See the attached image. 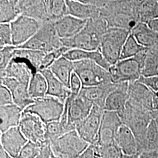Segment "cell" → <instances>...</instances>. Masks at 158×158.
I'll list each match as a JSON object with an SVG mask.
<instances>
[{
	"label": "cell",
	"mask_w": 158,
	"mask_h": 158,
	"mask_svg": "<svg viewBox=\"0 0 158 158\" xmlns=\"http://www.w3.org/2000/svg\"><path fill=\"white\" fill-rule=\"evenodd\" d=\"M43 144L28 141L23 147L18 158H36L40 154Z\"/></svg>",
	"instance_id": "cell-39"
},
{
	"label": "cell",
	"mask_w": 158,
	"mask_h": 158,
	"mask_svg": "<svg viewBox=\"0 0 158 158\" xmlns=\"http://www.w3.org/2000/svg\"><path fill=\"white\" fill-rule=\"evenodd\" d=\"M123 125L117 112L104 111L99 132L98 144L115 143V137L119 127Z\"/></svg>",
	"instance_id": "cell-14"
},
{
	"label": "cell",
	"mask_w": 158,
	"mask_h": 158,
	"mask_svg": "<svg viewBox=\"0 0 158 158\" xmlns=\"http://www.w3.org/2000/svg\"><path fill=\"white\" fill-rule=\"evenodd\" d=\"M117 85L110 83L93 87H83L79 93V96L91 102L93 106H97L104 110L106 98L108 94L115 88Z\"/></svg>",
	"instance_id": "cell-20"
},
{
	"label": "cell",
	"mask_w": 158,
	"mask_h": 158,
	"mask_svg": "<svg viewBox=\"0 0 158 158\" xmlns=\"http://www.w3.org/2000/svg\"><path fill=\"white\" fill-rule=\"evenodd\" d=\"M19 127L28 141L45 143L46 125L37 115L23 111Z\"/></svg>",
	"instance_id": "cell-11"
},
{
	"label": "cell",
	"mask_w": 158,
	"mask_h": 158,
	"mask_svg": "<svg viewBox=\"0 0 158 158\" xmlns=\"http://www.w3.org/2000/svg\"><path fill=\"white\" fill-rule=\"evenodd\" d=\"M115 143L123 154L134 155H141V149L135 136L128 127L122 125L115 137Z\"/></svg>",
	"instance_id": "cell-19"
},
{
	"label": "cell",
	"mask_w": 158,
	"mask_h": 158,
	"mask_svg": "<svg viewBox=\"0 0 158 158\" xmlns=\"http://www.w3.org/2000/svg\"><path fill=\"white\" fill-rule=\"evenodd\" d=\"M129 101L150 111H153L154 94L147 85L139 81L129 83Z\"/></svg>",
	"instance_id": "cell-17"
},
{
	"label": "cell",
	"mask_w": 158,
	"mask_h": 158,
	"mask_svg": "<svg viewBox=\"0 0 158 158\" xmlns=\"http://www.w3.org/2000/svg\"><path fill=\"white\" fill-rule=\"evenodd\" d=\"M28 142L18 127L1 133V146L12 158H18L22 149Z\"/></svg>",
	"instance_id": "cell-15"
},
{
	"label": "cell",
	"mask_w": 158,
	"mask_h": 158,
	"mask_svg": "<svg viewBox=\"0 0 158 158\" xmlns=\"http://www.w3.org/2000/svg\"><path fill=\"white\" fill-rule=\"evenodd\" d=\"M48 85L45 77L42 73L38 72L34 74L28 84V92L30 97L35 100L46 96Z\"/></svg>",
	"instance_id": "cell-30"
},
{
	"label": "cell",
	"mask_w": 158,
	"mask_h": 158,
	"mask_svg": "<svg viewBox=\"0 0 158 158\" xmlns=\"http://www.w3.org/2000/svg\"><path fill=\"white\" fill-rule=\"evenodd\" d=\"M142 76H158V45L149 48L147 51Z\"/></svg>",
	"instance_id": "cell-32"
},
{
	"label": "cell",
	"mask_w": 158,
	"mask_h": 158,
	"mask_svg": "<svg viewBox=\"0 0 158 158\" xmlns=\"http://www.w3.org/2000/svg\"><path fill=\"white\" fill-rule=\"evenodd\" d=\"M141 45L151 48L158 45V33L151 28L147 23L139 22L131 31Z\"/></svg>",
	"instance_id": "cell-27"
},
{
	"label": "cell",
	"mask_w": 158,
	"mask_h": 158,
	"mask_svg": "<svg viewBox=\"0 0 158 158\" xmlns=\"http://www.w3.org/2000/svg\"><path fill=\"white\" fill-rule=\"evenodd\" d=\"M70 131L72 130L62 124L60 121L50 123L46 125V142L50 144L52 142L56 140Z\"/></svg>",
	"instance_id": "cell-35"
},
{
	"label": "cell",
	"mask_w": 158,
	"mask_h": 158,
	"mask_svg": "<svg viewBox=\"0 0 158 158\" xmlns=\"http://www.w3.org/2000/svg\"><path fill=\"white\" fill-rule=\"evenodd\" d=\"M18 8L21 15L31 18L40 22L49 21L46 1L19 0Z\"/></svg>",
	"instance_id": "cell-21"
},
{
	"label": "cell",
	"mask_w": 158,
	"mask_h": 158,
	"mask_svg": "<svg viewBox=\"0 0 158 158\" xmlns=\"http://www.w3.org/2000/svg\"><path fill=\"white\" fill-rule=\"evenodd\" d=\"M104 110L93 106L90 114L76 125L75 130L89 145H94L98 140L102 117Z\"/></svg>",
	"instance_id": "cell-9"
},
{
	"label": "cell",
	"mask_w": 158,
	"mask_h": 158,
	"mask_svg": "<svg viewBox=\"0 0 158 158\" xmlns=\"http://www.w3.org/2000/svg\"><path fill=\"white\" fill-rule=\"evenodd\" d=\"M130 34V31L123 29L109 28L102 36L99 49L111 66L119 60L123 46Z\"/></svg>",
	"instance_id": "cell-6"
},
{
	"label": "cell",
	"mask_w": 158,
	"mask_h": 158,
	"mask_svg": "<svg viewBox=\"0 0 158 158\" xmlns=\"http://www.w3.org/2000/svg\"><path fill=\"white\" fill-rule=\"evenodd\" d=\"M140 155H125L123 154L119 158H139Z\"/></svg>",
	"instance_id": "cell-51"
},
{
	"label": "cell",
	"mask_w": 158,
	"mask_h": 158,
	"mask_svg": "<svg viewBox=\"0 0 158 158\" xmlns=\"http://www.w3.org/2000/svg\"><path fill=\"white\" fill-rule=\"evenodd\" d=\"M49 69L57 79L70 89V79L74 72L73 62L64 57H60L53 63Z\"/></svg>",
	"instance_id": "cell-28"
},
{
	"label": "cell",
	"mask_w": 158,
	"mask_h": 158,
	"mask_svg": "<svg viewBox=\"0 0 158 158\" xmlns=\"http://www.w3.org/2000/svg\"><path fill=\"white\" fill-rule=\"evenodd\" d=\"M92 145L96 158H119L123 154L115 143Z\"/></svg>",
	"instance_id": "cell-37"
},
{
	"label": "cell",
	"mask_w": 158,
	"mask_h": 158,
	"mask_svg": "<svg viewBox=\"0 0 158 158\" xmlns=\"http://www.w3.org/2000/svg\"><path fill=\"white\" fill-rule=\"evenodd\" d=\"M46 53L41 51L25 49H15L14 52V56L21 57L28 60L37 72L40 71V68Z\"/></svg>",
	"instance_id": "cell-34"
},
{
	"label": "cell",
	"mask_w": 158,
	"mask_h": 158,
	"mask_svg": "<svg viewBox=\"0 0 158 158\" xmlns=\"http://www.w3.org/2000/svg\"><path fill=\"white\" fill-rule=\"evenodd\" d=\"M14 104L11 92L6 86H0V107Z\"/></svg>",
	"instance_id": "cell-42"
},
{
	"label": "cell",
	"mask_w": 158,
	"mask_h": 158,
	"mask_svg": "<svg viewBox=\"0 0 158 158\" xmlns=\"http://www.w3.org/2000/svg\"><path fill=\"white\" fill-rule=\"evenodd\" d=\"M109 28L105 19L87 20L85 27L73 37L61 40L63 46L70 49L94 51L99 49L102 38Z\"/></svg>",
	"instance_id": "cell-1"
},
{
	"label": "cell",
	"mask_w": 158,
	"mask_h": 158,
	"mask_svg": "<svg viewBox=\"0 0 158 158\" xmlns=\"http://www.w3.org/2000/svg\"><path fill=\"white\" fill-rule=\"evenodd\" d=\"M153 19H158V1H156V3L154 7L153 12Z\"/></svg>",
	"instance_id": "cell-50"
},
{
	"label": "cell",
	"mask_w": 158,
	"mask_h": 158,
	"mask_svg": "<svg viewBox=\"0 0 158 158\" xmlns=\"http://www.w3.org/2000/svg\"><path fill=\"white\" fill-rule=\"evenodd\" d=\"M0 72L4 71L14 56V47L6 46L0 48Z\"/></svg>",
	"instance_id": "cell-41"
},
{
	"label": "cell",
	"mask_w": 158,
	"mask_h": 158,
	"mask_svg": "<svg viewBox=\"0 0 158 158\" xmlns=\"http://www.w3.org/2000/svg\"><path fill=\"white\" fill-rule=\"evenodd\" d=\"M23 110L17 105L0 107V131L3 133L14 127H18Z\"/></svg>",
	"instance_id": "cell-25"
},
{
	"label": "cell",
	"mask_w": 158,
	"mask_h": 158,
	"mask_svg": "<svg viewBox=\"0 0 158 158\" xmlns=\"http://www.w3.org/2000/svg\"><path fill=\"white\" fill-rule=\"evenodd\" d=\"M40 72L44 76L47 81L48 91L46 96L55 97L65 103L72 94L70 89L57 79L49 69L43 70Z\"/></svg>",
	"instance_id": "cell-24"
},
{
	"label": "cell",
	"mask_w": 158,
	"mask_h": 158,
	"mask_svg": "<svg viewBox=\"0 0 158 158\" xmlns=\"http://www.w3.org/2000/svg\"><path fill=\"white\" fill-rule=\"evenodd\" d=\"M147 49L148 48H146L141 45L137 42L134 36L130 34L123 46L119 60H124L134 57Z\"/></svg>",
	"instance_id": "cell-36"
},
{
	"label": "cell",
	"mask_w": 158,
	"mask_h": 158,
	"mask_svg": "<svg viewBox=\"0 0 158 158\" xmlns=\"http://www.w3.org/2000/svg\"><path fill=\"white\" fill-rule=\"evenodd\" d=\"M51 158H62V157H60V156H55L53 153L52 152L51 153Z\"/></svg>",
	"instance_id": "cell-53"
},
{
	"label": "cell",
	"mask_w": 158,
	"mask_h": 158,
	"mask_svg": "<svg viewBox=\"0 0 158 158\" xmlns=\"http://www.w3.org/2000/svg\"><path fill=\"white\" fill-rule=\"evenodd\" d=\"M51 153L50 144L45 142L42 145L40 154L36 158H51Z\"/></svg>",
	"instance_id": "cell-45"
},
{
	"label": "cell",
	"mask_w": 158,
	"mask_h": 158,
	"mask_svg": "<svg viewBox=\"0 0 158 158\" xmlns=\"http://www.w3.org/2000/svg\"><path fill=\"white\" fill-rule=\"evenodd\" d=\"M87 21V20L68 15L52 23L59 37L64 40L76 35L85 27Z\"/></svg>",
	"instance_id": "cell-18"
},
{
	"label": "cell",
	"mask_w": 158,
	"mask_h": 158,
	"mask_svg": "<svg viewBox=\"0 0 158 158\" xmlns=\"http://www.w3.org/2000/svg\"><path fill=\"white\" fill-rule=\"evenodd\" d=\"M82 87L83 85L80 79H79L78 76L73 72L71 76L70 83V90L72 94L78 96Z\"/></svg>",
	"instance_id": "cell-44"
},
{
	"label": "cell",
	"mask_w": 158,
	"mask_h": 158,
	"mask_svg": "<svg viewBox=\"0 0 158 158\" xmlns=\"http://www.w3.org/2000/svg\"><path fill=\"white\" fill-rule=\"evenodd\" d=\"M66 2L69 15L83 20L102 18L99 10L89 0H66Z\"/></svg>",
	"instance_id": "cell-23"
},
{
	"label": "cell",
	"mask_w": 158,
	"mask_h": 158,
	"mask_svg": "<svg viewBox=\"0 0 158 158\" xmlns=\"http://www.w3.org/2000/svg\"><path fill=\"white\" fill-rule=\"evenodd\" d=\"M129 83H119L107 96L105 102V111L119 113L124 109L129 100Z\"/></svg>",
	"instance_id": "cell-22"
},
{
	"label": "cell",
	"mask_w": 158,
	"mask_h": 158,
	"mask_svg": "<svg viewBox=\"0 0 158 158\" xmlns=\"http://www.w3.org/2000/svg\"><path fill=\"white\" fill-rule=\"evenodd\" d=\"M20 14L18 0H1L0 1V23H11Z\"/></svg>",
	"instance_id": "cell-31"
},
{
	"label": "cell",
	"mask_w": 158,
	"mask_h": 158,
	"mask_svg": "<svg viewBox=\"0 0 158 158\" xmlns=\"http://www.w3.org/2000/svg\"><path fill=\"white\" fill-rule=\"evenodd\" d=\"M138 81L147 85L154 94H158V76L143 77L142 76Z\"/></svg>",
	"instance_id": "cell-43"
},
{
	"label": "cell",
	"mask_w": 158,
	"mask_h": 158,
	"mask_svg": "<svg viewBox=\"0 0 158 158\" xmlns=\"http://www.w3.org/2000/svg\"><path fill=\"white\" fill-rule=\"evenodd\" d=\"M152 112L128 100L124 109L118 113L123 124L128 127L135 136L142 153L145 151V135L153 118Z\"/></svg>",
	"instance_id": "cell-2"
},
{
	"label": "cell",
	"mask_w": 158,
	"mask_h": 158,
	"mask_svg": "<svg viewBox=\"0 0 158 158\" xmlns=\"http://www.w3.org/2000/svg\"><path fill=\"white\" fill-rule=\"evenodd\" d=\"M78 158H96L93 145H90Z\"/></svg>",
	"instance_id": "cell-46"
},
{
	"label": "cell",
	"mask_w": 158,
	"mask_h": 158,
	"mask_svg": "<svg viewBox=\"0 0 158 158\" xmlns=\"http://www.w3.org/2000/svg\"><path fill=\"white\" fill-rule=\"evenodd\" d=\"M0 158H12L11 156L0 145Z\"/></svg>",
	"instance_id": "cell-49"
},
{
	"label": "cell",
	"mask_w": 158,
	"mask_h": 158,
	"mask_svg": "<svg viewBox=\"0 0 158 158\" xmlns=\"http://www.w3.org/2000/svg\"><path fill=\"white\" fill-rule=\"evenodd\" d=\"M49 21H55L69 15L68 6L64 0L46 1Z\"/></svg>",
	"instance_id": "cell-33"
},
{
	"label": "cell",
	"mask_w": 158,
	"mask_h": 158,
	"mask_svg": "<svg viewBox=\"0 0 158 158\" xmlns=\"http://www.w3.org/2000/svg\"><path fill=\"white\" fill-rule=\"evenodd\" d=\"M64 108V103L51 96L35 100L33 104L26 108L23 112L37 115L45 124L60 121Z\"/></svg>",
	"instance_id": "cell-8"
},
{
	"label": "cell",
	"mask_w": 158,
	"mask_h": 158,
	"mask_svg": "<svg viewBox=\"0 0 158 158\" xmlns=\"http://www.w3.org/2000/svg\"><path fill=\"white\" fill-rule=\"evenodd\" d=\"M153 118L155 119V121L156 123V124L158 127V111H153L152 112Z\"/></svg>",
	"instance_id": "cell-52"
},
{
	"label": "cell",
	"mask_w": 158,
	"mask_h": 158,
	"mask_svg": "<svg viewBox=\"0 0 158 158\" xmlns=\"http://www.w3.org/2000/svg\"><path fill=\"white\" fill-rule=\"evenodd\" d=\"M90 145L76 130L69 132L50 143L52 152L55 156L64 158H78Z\"/></svg>",
	"instance_id": "cell-7"
},
{
	"label": "cell",
	"mask_w": 158,
	"mask_h": 158,
	"mask_svg": "<svg viewBox=\"0 0 158 158\" xmlns=\"http://www.w3.org/2000/svg\"><path fill=\"white\" fill-rule=\"evenodd\" d=\"M74 72L80 79L83 87L112 83L110 72L90 60L74 62Z\"/></svg>",
	"instance_id": "cell-5"
},
{
	"label": "cell",
	"mask_w": 158,
	"mask_h": 158,
	"mask_svg": "<svg viewBox=\"0 0 158 158\" xmlns=\"http://www.w3.org/2000/svg\"><path fill=\"white\" fill-rule=\"evenodd\" d=\"M63 56L73 62L82 60H90L108 72L111 67V66L102 56L100 49L94 51H87L73 49L68 51L63 55Z\"/></svg>",
	"instance_id": "cell-26"
},
{
	"label": "cell",
	"mask_w": 158,
	"mask_h": 158,
	"mask_svg": "<svg viewBox=\"0 0 158 158\" xmlns=\"http://www.w3.org/2000/svg\"><path fill=\"white\" fill-rule=\"evenodd\" d=\"M38 72L32 64L21 57L14 56L6 69L0 72V77L12 78L28 85L34 74Z\"/></svg>",
	"instance_id": "cell-12"
},
{
	"label": "cell",
	"mask_w": 158,
	"mask_h": 158,
	"mask_svg": "<svg viewBox=\"0 0 158 158\" xmlns=\"http://www.w3.org/2000/svg\"><path fill=\"white\" fill-rule=\"evenodd\" d=\"M140 156L142 158H158V149L142 153Z\"/></svg>",
	"instance_id": "cell-47"
},
{
	"label": "cell",
	"mask_w": 158,
	"mask_h": 158,
	"mask_svg": "<svg viewBox=\"0 0 158 158\" xmlns=\"http://www.w3.org/2000/svg\"><path fill=\"white\" fill-rule=\"evenodd\" d=\"M65 103L68 106V124L75 130L76 125L90 114L93 105L85 98L72 94Z\"/></svg>",
	"instance_id": "cell-13"
},
{
	"label": "cell",
	"mask_w": 158,
	"mask_h": 158,
	"mask_svg": "<svg viewBox=\"0 0 158 158\" xmlns=\"http://www.w3.org/2000/svg\"><path fill=\"white\" fill-rule=\"evenodd\" d=\"M61 39L57 34L52 21L42 22L38 32L23 45L15 49H25L49 53L62 47Z\"/></svg>",
	"instance_id": "cell-4"
},
{
	"label": "cell",
	"mask_w": 158,
	"mask_h": 158,
	"mask_svg": "<svg viewBox=\"0 0 158 158\" xmlns=\"http://www.w3.org/2000/svg\"><path fill=\"white\" fill-rule=\"evenodd\" d=\"M1 85H5L11 91L14 104L23 110L35 102L29 94L28 85L8 77L1 78Z\"/></svg>",
	"instance_id": "cell-16"
},
{
	"label": "cell",
	"mask_w": 158,
	"mask_h": 158,
	"mask_svg": "<svg viewBox=\"0 0 158 158\" xmlns=\"http://www.w3.org/2000/svg\"><path fill=\"white\" fill-rule=\"evenodd\" d=\"M148 49L134 57L119 60L116 64L111 66L109 72L112 83L119 84L138 81L142 76L143 64Z\"/></svg>",
	"instance_id": "cell-3"
},
{
	"label": "cell",
	"mask_w": 158,
	"mask_h": 158,
	"mask_svg": "<svg viewBox=\"0 0 158 158\" xmlns=\"http://www.w3.org/2000/svg\"><path fill=\"white\" fill-rule=\"evenodd\" d=\"M11 46L13 44L10 23H0V48Z\"/></svg>",
	"instance_id": "cell-40"
},
{
	"label": "cell",
	"mask_w": 158,
	"mask_h": 158,
	"mask_svg": "<svg viewBox=\"0 0 158 158\" xmlns=\"http://www.w3.org/2000/svg\"><path fill=\"white\" fill-rule=\"evenodd\" d=\"M148 25L151 28L158 33V19H153L148 23Z\"/></svg>",
	"instance_id": "cell-48"
},
{
	"label": "cell",
	"mask_w": 158,
	"mask_h": 158,
	"mask_svg": "<svg viewBox=\"0 0 158 158\" xmlns=\"http://www.w3.org/2000/svg\"><path fill=\"white\" fill-rule=\"evenodd\" d=\"M158 149V127L152 118L147 129L145 135V151Z\"/></svg>",
	"instance_id": "cell-38"
},
{
	"label": "cell",
	"mask_w": 158,
	"mask_h": 158,
	"mask_svg": "<svg viewBox=\"0 0 158 158\" xmlns=\"http://www.w3.org/2000/svg\"><path fill=\"white\" fill-rule=\"evenodd\" d=\"M106 20L109 28L123 29L130 32L139 22L135 15L123 11L115 12Z\"/></svg>",
	"instance_id": "cell-29"
},
{
	"label": "cell",
	"mask_w": 158,
	"mask_h": 158,
	"mask_svg": "<svg viewBox=\"0 0 158 158\" xmlns=\"http://www.w3.org/2000/svg\"><path fill=\"white\" fill-rule=\"evenodd\" d=\"M41 23L29 17L19 15L11 25L13 46L23 45L39 31Z\"/></svg>",
	"instance_id": "cell-10"
}]
</instances>
